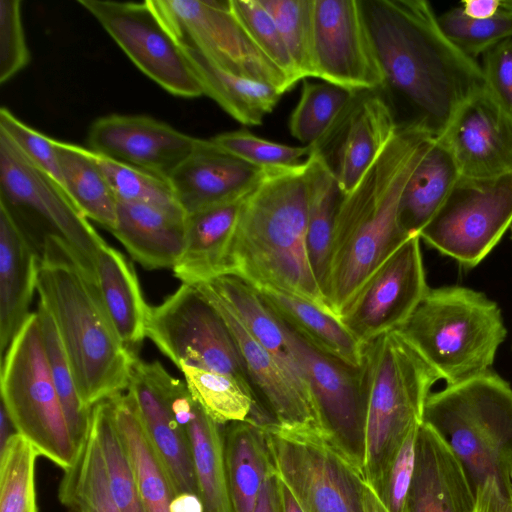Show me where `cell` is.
Masks as SVG:
<instances>
[{
	"instance_id": "18",
	"label": "cell",
	"mask_w": 512,
	"mask_h": 512,
	"mask_svg": "<svg viewBox=\"0 0 512 512\" xmlns=\"http://www.w3.org/2000/svg\"><path fill=\"white\" fill-rule=\"evenodd\" d=\"M218 310L243 359L259 406L278 428L326 436L310 391L244 328L207 284L195 286Z\"/></svg>"
},
{
	"instance_id": "45",
	"label": "cell",
	"mask_w": 512,
	"mask_h": 512,
	"mask_svg": "<svg viewBox=\"0 0 512 512\" xmlns=\"http://www.w3.org/2000/svg\"><path fill=\"white\" fill-rule=\"evenodd\" d=\"M438 23L460 51L476 60L491 47L512 38V0H502L498 12L482 20L466 17L456 6L438 16Z\"/></svg>"
},
{
	"instance_id": "47",
	"label": "cell",
	"mask_w": 512,
	"mask_h": 512,
	"mask_svg": "<svg viewBox=\"0 0 512 512\" xmlns=\"http://www.w3.org/2000/svg\"><path fill=\"white\" fill-rule=\"evenodd\" d=\"M210 139L225 151L263 170L298 166L312 151L310 146H290L270 141L244 128L220 133Z\"/></svg>"
},
{
	"instance_id": "39",
	"label": "cell",
	"mask_w": 512,
	"mask_h": 512,
	"mask_svg": "<svg viewBox=\"0 0 512 512\" xmlns=\"http://www.w3.org/2000/svg\"><path fill=\"white\" fill-rule=\"evenodd\" d=\"M58 497L68 512H120L99 443L89 430L73 466L64 471Z\"/></svg>"
},
{
	"instance_id": "5",
	"label": "cell",
	"mask_w": 512,
	"mask_h": 512,
	"mask_svg": "<svg viewBox=\"0 0 512 512\" xmlns=\"http://www.w3.org/2000/svg\"><path fill=\"white\" fill-rule=\"evenodd\" d=\"M359 370L366 406L362 475L378 495L406 437L422 423L430 389L441 378L397 330L364 345Z\"/></svg>"
},
{
	"instance_id": "11",
	"label": "cell",
	"mask_w": 512,
	"mask_h": 512,
	"mask_svg": "<svg viewBox=\"0 0 512 512\" xmlns=\"http://www.w3.org/2000/svg\"><path fill=\"white\" fill-rule=\"evenodd\" d=\"M146 337L178 368L186 364L228 374L253 390L227 324L195 286L182 284L149 307Z\"/></svg>"
},
{
	"instance_id": "34",
	"label": "cell",
	"mask_w": 512,
	"mask_h": 512,
	"mask_svg": "<svg viewBox=\"0 0 512 512\" xmlns=\"http://www.w3.org/2000/svg\"><path fill=\"white\" fill-rule=\"evenodd\" d=\"M206 283L254 339L310 391L302 368L289 347L281 322L264 302L259 291L235 275H223Z\"/></svg>"
},
{
	"instance_id": "13",
	"label": "cell",
	"mask_w": 512,
	"mask_h": 512,
	"mask_svg": "<svg viewBox=\"0 0 512 512\" xmlns=\"http://www.w3.org/2000/svg\"><path fill=\"white\" fill-rule=\"evenodd\" d=\"M175 38L218 68L269 85L293 88L235 16L230 0H151Z\"/></svg>"
},
{
	"instance_id": "61",
	"label": "cell",
	"mask_w": 512,
	"mask_h": 512,
	"mask_svg": "<svg viewBox=\"0 0 512 512\" xmlns=\"http://www.w3.org/2000/svg\"><path fill=\"white\" fill-rule=\"evenodd\" d=\"M511 239H512V227H511Z\"/></svg>"
},
{
	"instance_id": "19",
	"label": "cell",
	"mask_w": 512,
	"mask_h": 512,
	"mask_svg": "<svg viewBox=\"0 0 512 512\" xmlns=\"http://www.w3.org/2000/svg\"><path fill=\"white\" fill-rule=\"evenodd\" d=\"M397 129L378 91H357L329 131L314 145L343 194L351 191Z\"/></svg>"
},
{
	"instance_id": "29",
	"label": "cell",
	"mask_w": 512,
	"mask_h": 512,
	"mask_svg": "<svg viewBox=\"0 0 512 512\" xmlns=\"http://www.w3.org/2000/svg\"><path fill=\"white\" fill-rule=\"evenodd\" d=\"M95 278L106 313L124 348L133 356L146 337L149 307L132 264L106 242L95 260Z\"/></svg>"
},
{
	"instance_id": "48",
	"label": "cell",
	"mask_w": 512,
	"mask_h": 512,
	"mask_svg": "<svg viewBox=\"0 0 512 512\" xmlns=\"http://www.w3.org/2000/svg\"><path fill=\"white\" fill-rule=\"evenodd\" d=\"M231 8L249 36L294 87L300 81L284 39L259 0H230Z\"/></svg>"
},
{
	"instance_id": "32",
	"label": "cell",
	"mask_w": 512,
	"mask_h": 512,
	"mask_svg": "<svg viewBox=\"0 0 512 512\" xmlns=\"http://www.w3.org/2000/svg\"><path fill=\"white\" fill-rule=\"evenodd\" d=\"M461 173L440 138H435L409 177L400 199L399 221L408 235H418L438 212Z\"/></svg>"
},
{
	"instance_id": "52",
	"label": "cell",
	"mask_w": 512,
	"mask_h": 512,
	"mask_svg": "<svg viewBox=\"0 0 512 512\" xmlns=\"http://www.w3.org/2000/svg\"><path fill=\"white\" fill-rule=\"evenodd\" d=\"M481 57L486 90L512 115V38L491 47Z\"/></svg>"
},
{
	"instance_id": "36",
	"label": "cell",
	"mask_w": 512,
	"mask_h": 512,
	"mask_svg": "<svg viewBox=\"0 0 512 512\" xmlns=\"http://www.w3.org/2000/svg\"><path fill=\"white\" fill-rule=\"evenodd\" d=\"M64 190L87 218L109 232L116 227L118 201L88 148L54 139Z\"/></svg>"
},
{
	"instance_id": "23",
	"label": "cell",
	"mask_w": 512,
	"mask_h": 512,
	"mask_svg": "<svg viewBox=\"0 0 512 512\" xmlns=\"http://www.w3.org/2000/svg\"><path fill=\"white\" fill-rule=\"evenodd\" d=\"M266 171L225 151L211 139H201L168 181L187 215L246 197Z\"/></svg>"
},
{
	"instance_id": "38",
	"label": "cell",
	"mask_w": 512,
	"mask_h": 512,
	"mask_svg": "<svg viewBox=\"0 0 512 512\" xmlns=\"http://www.w3.org/2000/svg\"><path fill=\"white\" fill-rule=\"evenodd\" d=\"M179 369L193 399L219 425L248 419L263 426L272 424L254 391L235 377L186 364Z\"/></svg>"
},
{
	"instance_id": "49",
	"label": "cell",
	"mask_w": 512,
	"mask_h": 512,
	"mask_svg": "<svg viewBox=\"0 0 512 512\" xmlns=\"http://www.w3.org/2000/svg\"><path fill=\"white\" fill-rule=\"evenodd\" d=\"M0 131L6 134L34 165L64 189L53 138L26 125L6 107L0 109Z\"/></svg>"
},
{
	"instance_id": "57",
	"label": "cell",
	"mask_w": 512,
	"mask_h": 512,
	"mask_svg": "<svg viewBox=\"0 0 512 512\" xmlns=\"http://www.w3.org/2000/svg\"><path fill=\"white\" fill-rule=\"evenodd\" d=\"M489 512H512L510 504L497 482L492 490Z\"/></svg>"
},
{
	"instance_id": "43",
	"label": "cell",
	"mask_w": 512,
	"mask_h": 512,
	"mask_svg": "<svg viewBox=\"0 0 512 512\" xmlns=\"http://www.w3.org/2000/svg\"><path fill=\"white\" fill-rule=\"evenodd\" d=\"M34 446L19 433L0 451V512H38Z\"/></svg>"
},
{
	"instance_id": "50",
	"label": "cell",
	"mask_w": 512,
	"mask_h": 512,
	"mask_svg": "<svg viewBox=\"0 0 512 512\" xmlns=\"http://www.w3.org/2000/svg\"><path fill=\"white\" fill-rule=\"evenodd\" d=\"M20 6V0H0V84L10 80L30 60Z\"/></svg>"
},
{
	"instance_id": "21",
	"label": "cell",
	"mask_w": 512,
	"mask_h": 512,
	"mask_svg": "<svg viewBox=\"0 0 512 512\" xmlns=\"http://www.w3.org/2000/svg\"><path fill=\"white\" fill-rule=\"evenodd\" d=\"M462 176L496 177L512 173V115L486 89L469 98L439 137Z\"/></svg>"
},
{
	"instance_id": "1",
	"label": "cell",
	"mask_w": 512,
	"mask_h": 512,
	"mask_svg": "<svg viewBox=\"0 0 512 512\" xmlns=\"http://www.w3.org/2000/svg\"><path fill=\"white\" fill-rule=\"evenodd\" d=\"M383 73L378 92L397 126L441 137L457 110L486 89L480 63L443 33L425 0H360Z\"/></svg>"
},
{
	"instance_id": "28",
	"label": "cell",
	"mask_w": 512,
	"mask_h": 512,
	"mask_svg": "<svg viewBox=\"0 0 512 512\" xmlns=\"http://www.w3.org/2000/svg\"><path fill=\"white\" fill-rule=\"evenodd\" d=\"M111 233L141 266L173 268L185 247L186 215L118 201L116 227Z\"/></svg>"
},
{
	"instance_id": "44",
	"label": "cell",
	"mask_w": 512,
	"mask_h": 512,
	"mask_svg": "<svg viewBox=\"0 0 512 512\" xmlns=\"http://www.w3.org/2000/svg\"><path fill=\"white\" fill-rule=\"evenodd\" d=\"M89 151L117 201L142 203L185 214L168 180Z\"/></svg>"
},
{
	"instance_id": "53",
	"label": "cell",
	"mask_w": 512,
	"mask_h": 512,
	"mask_svg": "<svg viewBox=\"0 0 512 512\" xmlns=\"http://www.w3.org/2000/svg\"><path fill=\"white\" fill-rule=\"evenodd\" d=\"M253 512H284L280 480L275 469L266 477Z\"/></svg>"
},
{
	"instance_id": "16",
	"label": "cell",
	"mask_w": 512,
	"mask_h": 512,
	"mask_svg": "<svg viewBox=\"0 0 512 512\" xmlns=\"http://www.w3.org/2000/svg\"><path fill=\"white\" fill-rule=\"evenodd\" d=\"M420 242L419 235L410 236L340 315L362 345L398 329L429 290Z\"/></svg>"
},
{
	"instance_id": "41",
	"label": "cell",
	"mask_w": 512,
	"mask_h": 512,
	"mask_svg": "<svg viewBox=\"0 0 512 512\" xmlns=\"http://www.w3.org/2000/svg\"><path fill=\"white\" fill-rule=\"evenodd\" d=\"M356 93L325 81L304 79L300 99L288 122L291 135L306 146L316 144L339 119Z\"/></svg>"
},
{
	"instance_id": "27",
	"label": "cell",
	"mask_w": 512,
	"mask_h": 512,
	"mask_svg": "<svg viewBox=\"0 0 512 512\" xmlns=\"http://www.w3.org/2000/svg\"><path fill=\"white\" fill-rule=\"evenodd\" d=\"M39 255L9 211L0 204L1 359L26 319L36 291Z\"/></svg>"
},
{
	"instance_id": "37",
	"label": "cell",
	"mask_w": 512,
	"mask_h": 512,
	"mask_svg": "<svg viewBox=\"0 0 512 512\" xmlns=\"http://www.w3.org/2000/svg\"><path fill=\"white\" fill-rule=\"evenodd\" d=\"M307 165V250L312 270L326 298L335 218L344 194L318 154L311 151Z\"/></svg>"
},
{
	"instance_id": "30",
	"label": "cell",
	"mask_w": 512,
	"mask_h": 512,
	"mask_svg": "<svg viewBox=\"0 0 512 512\" xmlns=\"http://www.w3.org/2000/svg\"><path fill=\"white\" fill-rule=\"evenodd\" d=\"M259 293L275 316L302 340L351 367H360L364 345L339 317L292 294L274 290Z\"/></svg>"
},
{
	"instance_id": "9",
	"label": "cell",
	"mask_w": 512,
	"mask_h": 512,
	"mask_svg": "<svg viewBox=\"0 0 512 512\" xmlns=\"http://www.w3.org/2000/svg\"><path fill=\"white\" fill-rule=\"evenodd\" d=\"M0 204L9 211L39 256L47 239H58L95 275L96 255L105 241L65 190L1 131Z\"/></svg>"
},
{
	"instance_id": "40",
	"label": "cell",
	"mask_w": 512,
	"mask_h": 512,
	"mask_svg": "<svg viewBox=\"0 0 512 512\" xmlns=\"http://www.w3.org/2000/svg\"><path fill=\"white\" fill-rule=\"evenodd\" d=\"M90 430L99 443L112 495L120 512H145L131 460L116 426L111 399L93 406Z\"/></svg>"
},
{
	"instance_id": "6",
	"label": "cell",
	"mask_w": 512,
	"mask_h": 512,
	"mask_svg": "<svg viewBox=\"0 0 512 512\" xmlns=\"http://www.w3.org/2000/svg\"><path fill=\"white\" fill-rule=\"evenodd\" d=\"M396 330L448 385L490 371L507 334L497 303L463 286L429 288Z\"/></svg>"
},
{
	"instance_id": "54",
	"label": "cell",
	"mask_w": 512,
	"mask_h": 512,
	"mask_svg": "<svg viewBox=\"0 0 512 512\" xmlns=\"http://www.w3.org/2000/svg\"><path fill=\"white\" fill-rule=\"evenodd\" d=\"M501 3L502 0H463L460 7L466 17L482 20L494 16Z\"/></svg>"
},
{
	"instance_id": "60",
	"label": "cell",
	"mask_w": 512,
	"mask_h": 512,
	"mask_svg": "<svg viewBox=\"0 0 512 512\" xmlns=\"http://www.w3.org/2000/svg\"><path fill=\"white\" fill-rule=\"evenodd\" d=\"M505 496L510 504L511 510H512V468L509 472L508 476V482L505 489Z\"/></svg>"
},
{
	"instance_id": "31",
	"label": "cell",
	"mask_w": 512,
	"mask_h": 512,
	"mask_svg": "<svg viewBox=\"0 0 512 512\" xmlns=\"http://www.w3.org/2000/svg\"><path fill=\"white\" fill-rule=\"evenodd\" d=\"M224 455L234 512H253L266 477L275 469L264 426L250 419L225 425Z\"/></svg>"
},
{
	"instance_id": "12",
	"label": "cell",
	"mask_w": 512,
	"mask_h": 512,
	"mask_svg": "<svg viewBox=\"0 0 512 512\" xmlns=\"http://www.w3.org/2000/svg\"><path fill=\"white\" fill-rule=\"evenodd\" d=\"M511 227L512 173L489 178L461 175L418 235L464 268H473Z\"/></svg>"
},
{
	"instance_id": "22",
	"label": "cell",
	"mask_w": 512,
	"mask_h": 512,
	"mask_svg": "<svg viewBox=\"0 0 512 512\" xmlns=\"http://www.w3.org/2000/svg\"><path fill=\"white\" fill-rule=\"evenodd\" d=\"M169 375L160 362H147L137 357L127 390L135 400L148 440L166 468L176 494L199 495L189 438L169 402Z\"/></svg>"
},
{
	"instance_id": "51",
	"label": "cell",
	"mask_w": 512,
	"mask_h": 512,
	"mask_svg": "<svg viewBox=\"0 0 512 512\" xmlns=\"http://www.w3.org/2000/svg\"><path fill=\"white\" fill-rule=\"evenodd\" d=\"M420 424L415 426L406 437L377 495L388 512L404 511L414 476L416 442Z\"/></svg>"
},
{
	"instance_id": "58",
	"label": "cell",
	"mask_w": 512,
	"mask_h": 512,
	"mask_svg": "<svg viewBox=\"0 0 512 512\" xmlns=\"http://www.w3.org/2000/svg\"><path fill=\"white\" fill-rule=\"evenodd\" d=\"M279 480H280V489H281L283 511L284 512H303L301 506L299 505L298 501L294 497V495L291 492V490L280 479V477H279Z\"/></svg>"
},
{
	"instance_id": "25",
	"label": "cell",
	"mask_w": 512,
	"mask_h": 512,
	"mask_svg": "<svg viewBox=\"0 0 512 512\" xmlns=\"http://www.w3.org/2000/svg\"><path fill=\"white\" fill-rule=\"evenodd\" d=\"M167 394L172 411L189 438L203 511L234 512L225 464L224 426L203 411L179 379L170 380Z\"/></svg>"
},
{
	"instance_id": "4",
	"label": "cell",
	"mask_w": 512,
	"mask_h": 512,
	"mask_svg": "<svg viewBox=\"0 0 512 512\" xmlns=\"http://www.w3.org/2000/svg\"><path fill=\"white\" fill-rule=\"evenodd\" d=\"M36 291L58 330L84 405L92 409L128 389L138 356L118 338L95 275L58 239H47L43 245Z\"/></svg>"
},
{
	"instance_id": "3",
	"label": "cell",
	"mask_w": 512,
	"mask_h": 512,
	"mask_svg": "<svg viewBox=\"0 0 512 512\" xmlns=\"http://www.w3.org/2000/svg\"><path fill=\"white\" fill-rule=\"evenodd\" d=\"M307 202V159L295 167L267 170L243 200L229 275L258 291L292 294L333 313L308 255Z\"/></svg>"
},
{
	"instance_id": "55",
	"label": "cell",
	"mask_w": 512,
	"mask_h": 512,
	"mask_svg": "<svg viewBox=\"0 0 512 512\" xmlns=\"http://www.w3.org/2000/svg\"><path fill=\"white\" fill-rule=\"evenodd\" d=\"M496 480L488 478L475 489V505L473 512H489L491 495Z\"/></svg>"
},
{
	"instance_id": "7",
	"label": "cell",
	"mask_w": 512,
	"mask_h": 512,
	"mask_svg": "<svg viewBox=\"0 0 512 512\" xmlns=\"http://www.w3.org/2000/svg\"><path fill=\"white\" fill-rule=\"evenodd\" d=\"M422 422L462 464L472 488L494 478L505 495L512 468V387L491 370L429 394Z\"/></svg>"
},
{
	"instance_id": "15",
	"label": "cell",
	"mask_w": 512,
	"mask_h": 512,
	"mask_svg": "<svg viewBox=\"0 0 512 512\" xmlns=\"http://www.w3.org/2000/svg\"><path fill=\"white\" fill-rule=\"evenodd\" d=\"M280 322L302 368L326 437L362 472L366 406L359 368L317 350Z\"/></svg>"
},
{
	"instance_id": "56",
	"label": "cell",
	"mask_w": 512,
	"mask_h": 512,
	"mask_svg": "<svg viewBox=\"0 0 512 512\" xmlns=\"http://www.w3.org/2000/svg\"><path fill=\"white\" fill-rule=\"evenodd\" d=\"M17 430L6 411L4 405L1 403L0 409V451L5 447L7 442L17 434Z\"/></svg>"
},
{
	"instance_id": "35",
	"label": "cell",
	"mask_w": 512,
	"mask_h": 512,
	"mask_svg": "<svg viewBox=\"0 0 512 512\" xmlns=\"http://www.w3.org/2000/svg\"><path fill=\"white\" fill-rule=\"evenodd\" d=\"M183 48L204 95L213 99L226 113L243 125H261L283 95L269 85L218 68L196 49L184 46Z\"/></svg>"
},
{
	"instance_id": "33",
	"label": "cell",
	"mask_w": 512,
	"mask_h": 512,
	"mask_svg": "<svg viewBox=\"0 0 512 512\" xmlns=\"http://www.w3.org/2000/svg\"><path fill=\"white\" fill-rule=\"evenodd\" d=\"M114 418L131 460L139 496L145 512H171L176 494L170 476L152 447L142 426L133 396L120 393L112 398Z\"/></svg>"
},
{
	"instance_id": "14",
	"label": "cell",
	"mask_w": 512,
	"mask_h": 512,
	"mask_svg": "<svg viewBox=\"0 0 512 512\" xmlns=\"http://www.w3.org/2000/svg\"><path fill=\"white\" fill-rule=\"evenodd\" d=\"M130 60L167 92L184 98L204 95L186 55L151 0H78Z\"/></svg>"
},
{
	"instance_id": "8",
	"label": "cell",
	"mask_w": 512,
	"mask_h": 512,
	"mask_svg": "<svg viewBox=\"0 0 512 512\" xmlns=\"http://www.w3.org/2000/svg\"><path fill=\"white\" fill-rule=\"evenodd\" d=\"M1 403L39 456L63 471L73 466L79 449L53 383L37 312L29 315L1 359Z\"/></svg>"
},
{
	"instance_id": "42",
	"label": "cell",
	"mask_w": 512,
	"mask_h": 512,
	"mask_svg": "<svg viewBox=\"0 0 512 512\" xmlns=\"http://www.w3.org/2000/svg\"><path fill=\"white\" fill-rule=\"evenodd\" d=\"M36 312L53 383L71 436L79 449L90 430L92 409L86 407L80 397L71 366L50 313L40 302Z\"/></svg>"
},
{
	"instance_id": "20",
	"label": "cell",
	"mask_w": 512,
	"mask_h": 512,
	"mask_svg": "<svg viewBox=\"0 0 512 512\" xmlns=\"http://www.w3.org/2000/svg\"><path fill=\"white\" fill-rule=\"evenodd\" d=\"M200 141L146 115L100 117L87 136L89 150L166 180Z\"/></svg>"
},
{
	"instance_id": "17",
	"label": "cell",
	"mask_w": 512,
	"mask_h": 512,
	"mask_svg": "<svg viewBox=\"0 0 512 512\" xmlns=\"http://www.w3.org/2000/svg\"><path fill=\"white\" fill-rule=\"evenodd\" d=\"M315 78L378 91L384 77L360 0H314Z\"/></svg>"
},
{
	"instance_id": "24",
	"label": "cell",
	"mask_w": 512,
	"mask_h": 512,
	"mask_svg": "<svg viewBox=\"0 0 512 512\" xmlns=\"http://www.w3.org/2000/svg\"><path fill=\"white\" fill-rule=\"evenodd\" d=\"M475 491L444 440L421 423L415 470L403 512H473Z\"/></svg>"
},
{
	"instance_id": "46",
	"label": "cell",
	"mask_w": 512,
	"mask_h": 512,
	"mask_svg": "<svg viewBox=\"0 0 512 512\" xmlns=\"http://www.w3.org/2000/svg\"><path fill=\"white\" fill-rule=\"evenodd\" d=\"M274 19L301 80L314 77V0H259Z\"/></svg>"
},
{
	"instance_id": "26",
	"label": "cell",
	"mask_w": 512,
	"mask_h": 512,
	"mask_svg": "<svg viewBox=\"0 0 512 512\" xmlns=\"http://www.w3.org/2000/svg\"><path fill=\"white\" fill-rule=\"evenodd\" d=\"M244 198L186 215L185 247L172 268L182 284L196 286L230 274L233 239Z\"/></svg>"
},
{
	"instance_id": "2",
	"label": "cell",
	"mask_w": 512,
	"mask_h": 512,
	"mask_svg": "<svg viewBox=\"0 0 512 512\" xmlns=\"http://www.w3.org/2000/svg\"><path fill=\"white\" fill-rule=\"evenodd\" d=\"M434 139L421 130L397 126L356 186L343 195L335 218L325 293L336 316L412 236L399 221L400 199Z\"/></svg>"
},
{
	"instance_id": "10",
	"label": "cell",
	"mask_w": 512,
	"mask_h": 512,
	"mask_svg": "<svg viewBox=\"0 0 512 512\" xmlns=\"http://www.w3.org/2000/svg\"><path fill=\"white\" fill-rule=\"evenodd\" d=\"M264 428L275 470L303 512H365L361 470L326 436Z\"/></svg>"
},
{
	"instance_id": "59",
	"label": "cell",
	"mask_w": 512,
	"mask_h": 512,
	"mask_svg": "<svg viewBox=\"0 0 512 512\" xmlns=\"http://www.w3.org/2000/svg\"><path fill=\"white\" fill-rule=\"evenodd\" d=\"M365 512H388L375 492L367 484L364 489Z\"/></svg>"
}]
</instances>
